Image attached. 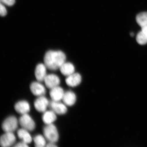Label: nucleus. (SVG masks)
<instances>
[{
  "mask_svg": "<svg viewBox=\"0 0 147 147\" xmlns=\"http://www.w3.org/2000/svg\"><path fill=\"white\" fill-rule=\"evenodd\" d=\"M45 139L49 142L55 143L59 140V135L57 127L53 123L46 125L43 129Z\"/></svg>",
  "mask_w": 147,
  "mask_h": 147,
  "instance_id": "3",
  "label": "nucleus"
},
{
  "mask_svg": "<svg viewBox=\"0 0 147 147\" xmlns=\"http://www.w3.org/2000/svg\"><path fill=\"white\" fill-rule=\"evenodd\" d=\"M49 107L51 110L58 115H64L67 111V108L65 104L59 102V101L51 100L49 102Z\"/></svg>",
  "mask_w": 147,
  "mask_h": 147,
  "instance_id": "8",
  "label": "nucleus"
},
{
  "mask_svg": "<svg viewBox=\"0 0 147 147\" xmlns=\"http://www.w3.org/2000/svg\"><path fill=\"white\" fill-rule=\"evenodd\" d=\"M18 121L15 116H11L5 120L2 124V128L5 132H12L18 127Z\"/></svg>",
  "mask_w": 147,
  "mask_h": 147,
  "instance_id": "4",
  "label": "nucleus"
},
{
  "mask_svg": "<svg viewBox=\"0 0 147 147\" xmlns=\"http://www.w3.org/2000/svg\"><path fill=\"white\" fill-rule=\"evenodd\" d=\"M60 70L64 76H68L74 73L75 67L71 63L65 62L60 67Z\"/></svg>",
  "mask_w": 147,
  "mask_h": 147,
  "instance_id": "17",
  "label": "nucleus"
},
{
  "mask_svg": "<svg viewBox=\"0 0 147 147\" xmlns=\"http://www.w3.org/2000/svg\"><path fill=\"white\" fill-rule=\"evenodd\" d=\"M44 82L46 86L51 90L53 88L59 86L61 81L59 76L56 74H51L47 75Z\"/></svg>",
  "mask_w": 147,
  "mask_h": 147,
  "instance_id": "9",
  "label": "nucleus"
},
{
  "mask_svg": "<svg viewBox=\"0 0 147 147\" xmlns=\"http://www.w3.org/2000/svg\"><path fill=\"white\" fill-rule=\"evenodd\" d=\"M131 36H133L134 35V34H133V33H131Z\"/></svg>",
  "mask_w": 147,
  "mask_h": 147,
  "instance_id": "24",
  "label": "nucleus"
},
{
  "mask_svg": "<svg viewBox=\"0 0 147 147\" xmlns=\"http://www.w3.org/2000/svg\"><path fill=\"white\" fill-rule=\"evenodd\" d=\"M1 2L2 3L11 6L14 4L15 0H1Z\"/></svg>",
  "mask_w": 147,
  "mask_h": 147,
  "instance_id": "21",
  "label": "nucleus"
},
{
  "mask_svg": "<svg viewBox=\"0 0 147 147\" xmlns=\"http://www.w3.org/2000/svg\"><path fill=\"white\" fill-rule=\"evenodd\" d=\"M7 13V11L5 6L3 3H1L0 5V14L2 16H4Z\"/></svg>",
  "mask_w": 147,
  "mask_h": 147,
  "instance_id": "20",
  "label": "nucleus"
},
{
  "mask_svg": "<svg viewBox=\"0 0 147 147\" xmlns=\"http://www.w3.org/2000/svg\"><path fill=\"white\" fill-rule=\"evenodd\" d=\"M18 122L22 128L28 131H33L35 128L36 125L34 121L28 114L22 115L19 119Z\"/></svg>",
  "mask_w": 147,
  "mask_h": 147,
  "instance_id": "5",
  "label": "nucleus"
},
{
  "mask_svg": "<svg viewBox=\"0 0 147 147\" xmlns=\"http://www.w3.org/2000/svg\"><path fill=\"white\" fill-rule=\"evenodd\" d=\"M17 135L18 138L21 139L22 142H25L26 144H30L32 141L31 136L29 133L28 131L25 129H18L17 131Z\"/></svg>",
  "mask_w": 147,
  "mask_h": 147,
  "instance_id": "18",
  "label": "nucleus"
},
{
  "mask_svg": "<svg viewBox=\"0 0 147 147\" xmlns=\"http://www.w3.org/2000/svg\"><path fill=\"white\" fill-rule=\"evenodd\" d=\"M57 119L56 113L52 110L45 111L42 116V120L46 125L53 123Z\"/></svg>",
  "mask_w": 147,
  "mask_h": 147,
  "instance_id": "16",
  "label": "nucleus"
},
{
  "mask_svg": "<svg viewBox=\"0 0 147 147\" xmlns=\"http://www.w3.org/2000/svg\"><path fill=\"white\" fill-rule=\"evenodd\" d=\"M46 147H56L57 146L55 144V143H52V142H49L47 145H46Z\"/></svg>",
  "mask_w": 147,
  "mask_h": 147,
  "instance_id": "23",
  "label": "nucleus"
},
{
  "mask_svg": "<svg viewBox=\"0 0 147 147\" xmlns=\"http://www.w3.org/2000/svg\"><path fill=\"white\" fill-rule=\"evenodd\" d=\"M49 105V102L48 99L44 96H38L34 102L35 108L40 113H44L45 112Z\"/></svg>",
  "mask_w": 147,
  "mask_h": 147,
  "instance_id": "7",
  "label": "nucleus"
},
{
  "mask_svg": "<svg viewBox=\"0 0 147 147\" xmlns=\"http://www.w3.org/2000/svg\"><path fill=\"white\" fill-rule=\"evenodd\" d=\"M30 90L32 93L37 96H44L46 93L45 87L40 82H33L30 85Z\"/></svg>",
  "mask_w": 147,
  "mask_h": 147,
  "instance_id": "10",
  "label": "nucleus"
},
{
  "mask_svg": "<svg viewBox=\"0 0 147 147\" xmlns=\"http://www.w3.org/2000/svg\"><path fill=\"white\" fill-rule=\"evenodd\" d=\"M62 100L65 105L72 106L75 104L76 101V94L73 92L70 91H67L65 92Z\"/></svg>",
  "mask_w": 147,
  "mask_h": 147,
  "instance_id": "15",
  "label": "nucleus"
},
{
  "mask_svg": "<svg viewBox=\"0 0 147 147\" xmlns=\"http://www.w3.org/2000/svg\"><path fill=\"white\" fill-rule=\"evenodd\" d=\"M64 91L61 87L58 86L51 89L50 92V97L52 100L59 101L63 98Z\"/></svg>",
  "mask_w": 147,
  "mask_h": 147,
  "instance_id": "14",
  "label": "nucleus"
},
{
  "mask_svg": "<svg viewBox=\"0 0 147 147\" xmlns=\"http://www.w3.org/2000/svg\"><path fill=\"white\" fill-rule=\"evenodd\" d=\"M45 137L40 134H38L34 138V142L35 146L36 147H43L46 146V141Z\"/></svg>",
  "mask_w": 147,
  "mask_h": 147,
  "instance_id": "19",
  "label": "nucleus"
},
{
  "mask_svg": "<svg viewBox=\"0 0 147 147\" xmlns=\"http://www.w3.org/2000/svg\"><path fill=\"white\" fill-rule=\"evenodd\" d=\"M14 146L16 147H28V144H26L25 142H22L17 143L15 146Z\"/></svg>",
  "mask_w": 147,
  "mask_h": 147,
  "instance_id": "22",
  "label": "nucleus"
},
{
  "mask_svg": "<svg viewBox=\"0 0 147 147\" xmlns=\"http://www.w3.org/2000/svg\"><path fill=\"white\" fill-rule=\"evenodd\" d=\"M82 76L78 73H74L67 76L65 82L67 86L74 87L79 86L82 82Z\"/></svg>",
  "mask_w": 147,
  "mask_h": 147,
  "instance_id": "13",
  "label": "nucleus"
},
{
  "mask_svg": "<svg viewBox=\"0 0 147 147\" xmlns=\"http://www.w3.org/2000/svg\"><path fill=\"white\" fill-rule=\"evenodd\" d=\"M16 141V137L13 132H7L1 137L0 144L3 147H10L13 145Z\"/></svg>",
  "mask_w": 147,
  "mask_h": 147,
  "instance_id": "6",
  "label": "nucleus"
},
{
  "mask_svg": "<svg viewBox=\"0 0 147 147\" xmlns=\"http://www.w3.org/2000/svg\"><path fill=\"white\" fill-rule=\"evenodd\" d=\"M136 21L141 28V31L137 34L136 40L140 45H145L147 43V12L138 14Z\"/></svg>",
  "mask_w": 147,
  "mask_h": 147,
  "instance_id": "2",
  "label": "nucleus"
},
{
  "mask_svg": "<svg viewBox=\"0 0 147 147\" xmlns=\"http://www.w3.org/2000/svg\"><path fill=\"white\" fill-rule=\"evenodd\" d=\"M66 59V55L62 51L49 50L44 56V64L47 68L55 71L65 62Z\"/></svg>",
  "mask_w": 147,
  "mask_h": 147,
  "instance_id": "1",
  "label": "nucleus"
},
{
  "mask_svg": "<svg viewBox=\"0 0 147 147\" xmlns=\"http://www.w3.org/2000/svg\"><path fill=\"white\" fill-rule=\"evenodd\" d=\"M14 109L18 114L23 115L28 114L30 111V107L28 101L22 100L16 102L14 105Z\"/></svg>",
  "mask_w": 147,
  "mask_h": 147,
  "instance_id": "12",
  "label": "nucleus"
},
{
  "mask_svg": "<svg viewBox=\"0 0 147 147\" xmlns=\"http://www.w3.org/2000/svg\"><path fill=\"white\" fill-rule=\"evenodd\" d=\"M47 67L45 64L39 63L38 64L35 70V76L38 82H44L46 76Z\"/></svg>",
  "mask_w": 147,
  "mask_h": 147,
  "instance_id": "11",
  "label": "nucleus"
}]
</instances>
